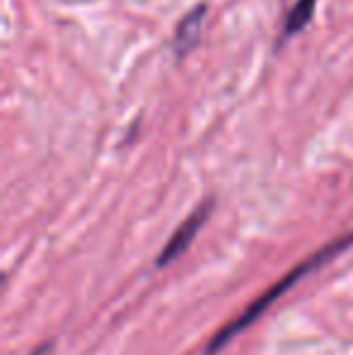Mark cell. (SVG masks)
Wrapping results in <instances>:
<instances>
[{"mask_svg":"<svg viewBox=\"0 0 353 355\" xmlns=\"http://www.w3.org/2000/svg\"><path fill=\"white\" fill-rule=\"evenodd\" d=\"M315 8H317V0H298V3L293 5V10L286 17V27H283V42H286L288 37H295L298 32H302V29L310 24L312 15H315Z\"/></svg>","mask_w":353,"mask_h":355,"instance_id":"obj_4","label":"cell"},{"mask_svg":"<svg viewBox=\"0 0 353 355\" xmlns=\"http://www.w3.org/2000/svg\"><path fill=\"white\" fill-rule=\"evenodd\" d=\"M49 348H51V346H44V348H39V351H34L32 355H46V353H49Z\"/></svg>","mask_w":353,"mask_h":355,"instance_id":"obj_5","label":"cell"},{"mask_svg":"<svg viewBox=\"0 0 353 355\" xmlns=\"http://www.w3.org/2000/svg\"><path fill=\"white\" fill-rule=\"evenodd\" d=\"M211 211H213V201H203L196 211H193L182 225H179V227L175 230V234H172V237L167 239L165 247H162L160 257H157V261H155L157 266H160V268L167 266V263H172L175 259H179L184 252H187L189 244H193V237L198 234V230L206 225Z\"/></svg>","mask_w":353,"mask_h":355,"instance_id":"obj_2","label":"cell"},{"mask_svg":"<svg viewBox=\"0 0 353 355\" xmlns=\"http://www.w3.org/2000/svg\"><path fill=\"white\" fill-rule=\"evenodd\" d=\"M351 244H353V232L346 234V237H341V239H336V242L327 244V247L320 249V252H317L312 259H307V261H302L298 268H293V271L288 273V276H283L276 285H271V288H268L264 295H259V297H257L255 302H252L250 307H247L245 312H242L240 317L235 319V322H230L227 327H223L221 331H218L216 336L211 338V343H208V348H206V355H213V353L221 351V348L225 346L227 341H232V336H237V334H240L242 329H247L250 324H255V319L259 317V314L266 312L268 304H273V300H278L283 293H286L288 288H293V285H295V281H300V278L305 276V273H310L312 268L322 266V263L329 261L332 257H336L339 252H344V249L351 247Z\"/></svg>","mask_w":353,"mask_h":355,"instance_id":"obj_1","label":"cell"},{"mask_svg":"<svg viewBox=\"0 0 353 355\" xmlns=\"http://www.w3.org/2000/svg\"><path fill=\"white\" fill-rule=\"evenodd\" d=\"M203 15H206V5H198L196 10L187 15V17L179 22L177 32H175V51L177 56H187L193 46H196V39L198 32H201V22H203Z\"/></svg>","mask_w":353,"mask_h":355,"instance_id":"obj_3","label":"cell"}]
</instances>
